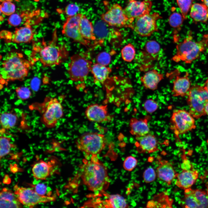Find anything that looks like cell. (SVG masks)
Segmentation results:
<instances>
[{
    "mask_svg": "<svg viewBox=\"0 0 208 208\" xmlns=\"http://www.w3.org/2000/svg\"><path fill=\"white\" fill-rule=\"evenodd\" d=\"M22 205L11 190L6 188L2 189L0 193V208H21Z\"/></svg>",
    "mask_w": 208,
    "mask_h": 208,
    "instance_id": "cell-25",
    "label": "cell"
},
{
    "mask_svg": "<svg viewBox=\"0 0 208 208\" xmlns=\"http://www.w3.org/2000/svg\"><path fill=\"white\" fill-rule=\"evenodd\" d=\"M32 62L26 59L23 53L16 51H10L2 63L1 81L6 85L10 81H22L28 74Z\"/></svg>",
    "mask_w": 208,
    "mask_h": 208,
    "instance_id": "cell-2",
    "label": "cell"
},
{
    "mask_svg": "<svg viewBox=\"0 0 208 208\" xmlns=\"http://www.w3.org/2000/svg\"><path fill=\"white\" fill-rule=\"evenodd\" d=\"M156 176V171L152 167H149L144 171L143 177L145 183H149L155 180Z\"/></svg>",
    "mask_w": 208,
    "mask_h": 208,
    "instance_id": "cell-41",
    "label": "cell"
},
{
    "mask_svg": "<svg viewBox=\"0 0 208 208\" xmlns=\"http://www.w3.org/2000/svg\"><path fill=\"white\" fill-rule=\"evenodd\" d=\"M105 207L125 208L129 207L126 200L119 194L109 195L105 200Z\"/></svg>",
    "mask_w": 208,
    "mask_h": 208,
    "instance_id": "cell-32",
    "label": "cell"
},
{
    "mask_svg": "<svg viewBox=\"0 0 208 208\" xmlns=\"http://www.w3.org/2000/svg\"><path fill=\"white\" fill-rule=\"evenodd\" d=\"M21 15L14 13L10 16L8 19L9 24L11 26L16 27L19 25L22 21Z\"/></svg>",
    "mask_w": 208,
    "mask_h": 208,
    "instance_id": "cell-45",
    "label": "cell"
},
{
    "mask_svg": "<svg viewBox=\"0 0 208 208\" xmlns=\"http://www.w3.org/2000/svg\"><path fill=\"white\" fill-rule=\"evenodd\" d=\"M136 139L135 144L139 152L151 153L159 151L157 140L154 135L148 133Z\"/></svg>",
    "mask_w": 208,
    "mask_h": 208,
    "instance_id": "cell-20",
    "label": "cell"
},
{
    "mask_svg": "<svg viewBox=\"0 0 208 208\" xmlns=\"http://www.w3.org/2000/svg\"><path fill=\"white\" fill-rule=\"evenodd\" d=\"M150 117H145L141 119L132 118L129 122L130 132L136 138L144 136L148 133L149 128L148 121Z\"/></svg>",
    "mask_w": 208,
    "mask_h": 208,
    "instance_id": "cell-23",
    "label": "cell"
},
{
    "mask_svg": "<svg viewBox=\"0 0 208 208\" xmlns=\"http://www.w3.org/2000/svg\"><path fill=\"white\" fill-rule=\"evenodd\" d=\"M56 30L54 32L52 39L48 44L43 40L42 47L34 46L33 53L39 54L38 60L44 67H52L58 65L68 57V52L65 45L58 44Z\"/></svg>",
    "mask_w": 208,
    "mask_h": 208,
    "instance_id": "cell-3",
    "label": "cell"
},
{
    "mask_svg": "<svg viewBox=\"0 0 208 208\" xmlns=\"http://www.w3.org/2000/svg\"><path fill=\"white\" fill-rule=\"evenodd\" d=\"M170 121L171 129L177 135L185 133L196 127L194 118L189 112L184 110L174 111Z\"/></svg>",
    "mask_w": 208,
    "mask_h": 208,
    "instance_id": "cell-11",
    "label": "cell"
},
{
    "mask_svg": "<svg viewBox=\"0 0 208 208\" xmlns=\"http://www.w3.org/2000/svg\"><path fill=\"white\" fill-rule=\"evenodd\" d=\"M102 21L108 26L116 28L127 27L131 29L133 23L124 12L119 4H113L101 16Z\"/></svg>",
    "mask_w": 208,
    "mask_h": 208,
    "instance_id": "cell-10",
    "label": "cell"
},
{
    "mask_svg": "<svg viewBox=\"0 0 208 208\" xmlns=\"http://www.w3.org/2000/svg\"><path fill=\"white\" fill-rule=\"evenodd\" d=\"M187 103L189 112L198 119L205 115V108L208 101V92L204 86L197 85L191 87L188 93Z\"/></svg>",
    "mask_w": 208,
    "mask_h": 208,
    "instance_id": "cell-6",
    "label": "cell"
},
{
    "mask_svg": "<svg viewBox=\"0 0 208 208\" xmlns=\"http://www.w3.org/2000/svg\"><path fill=\"white\" fill-rule=\"evenodd\" d=\"M198 172L194 169L188 170H182L180 173H177L175 185L184 190L191 188L198 179Z\"/></svg>",
    "mask_w": 208,
    "mask_h": 208,
    "instance_id": "cell-19",
    "label": "cell"
},
{
    "mask_svg": "<svg viewBox=\"0 0 208 208\" xmlns=\"http://www.w3.org/2000/svg\"><path fill=\"white\" fill-rule=\"evenodd\" d=\"M205 112L206 115L208 116V101L206 105L205 108Z\"/></svg>",
    "mask_w": 208,
    "mask_h": 208,
    "instance_id": "cell-50",
    "label": "cell"
},
{
    "mask_svg": "<svg viewBox=\"0 0 208 208\" xmlns=\"http://www.w3.org/2000/svg\"><path fill=\"white\" fill-rule=\"evenodd\" d=\"M163 55L162 49L157 42L152 40L147 41L135 57L139 69L141 71L147 70L154 62L161 58Z\"/></svg>",
    "mask_w": 208,
    "mask_h": 208,
    "instance_id": "cell-8",
    "label": "cell"
},
{
    "mask_svg": "<svg viewBox=\"0 0 208 208\" xmlns=\"http://www.w3.org/2000/svg\"><path fill=\"white\" fill-rule=\"evenodd\" d=\"M152 5V2L150 0H128L127 5L123 9V10L128 17L134 22L136 18L149 13Z\"/></svg>",
    "mask_w": 208,
    "mask_h": 208,
    "instance_id": "cell-16",
    "label": "cell"
},
{
    "mask_svg": "<svg viewBox=\"0 0 208 208\" xmlns=\"http://www.w3.org/2000/svg\"><path fill=\"white\" fill-rule=\"evenodd\" d=\"M193 0H176L184 20L187 18L188 12L192 5Z\"/></svg>",
    "mask_w": 208,
    "mask_h": 208,
    "instance_id": "cell-36",
    "label": "cell"
},
{
    "mask_svg": "<svg viewBox=\"0 0 208 208\" xmlns=\"http://www.w3.org/2000/svg\"><path fill=\"white\" fill-rule=\"evenodd\" d=\"M79 10V6L76 4L71 3L68 4L65 8L64 12L67 17L74 16L78 13Z\"/></svg>",
    "mask_w": 208,
    "mask_h": 208,
    "instance_id": "cell-44",
    "label": "cell"
},
{
    "mask_svg": "<svg viewBox=\"0 0 208 208\" xmlns=\"http://www.w3.org/2000/svg\"><path fill=\"white\" fill-rule=\"evenodd\" d=\"M173 200L169 198L165 192L158 194L154 198L149 201L147 205L148 207H172Z\"/></svg>",
    "mask_w": 208,
    "mask_h": 208,
    "instance_id": "cell-31",
    "label": "cell"
},
{
    "mask_svg": "<svg viewBox=\"0 0 208 208\" xmlns=\"http://www.w3.org/2000/svg\"><path fill=\"white\" fill-rule=\"evenodd\" d=\"M138 162L137 159L134 157L132 156H128L123 162V167L127 171H131L136 167Z\"/></svg>",
    "mask_w": 208,
    "mask_h": 208,
    "instance_id": "cell-40",
    "label": "cell"
},
{
    "mask_svg": "<svg viewBox=\"0 0 208 208\" xmlns=\"http://www.w3.org/2000/svg\"><path fill=\"white\" fill-rule=\"evenodd\" d=\"M161 18L157 12L146 14L135 19L131 29L140 36H149L158 30L157 21Z\"/></svg>",
    "mask_w": 208,
    "mask_h": 208,
    "instance_id": "cell-12",
    "label": "cell"
},
{
    "mask_svg": "<svg viewBox=\"0 0 208 208\" xmlns=\"http://www.w3.org/2000/svg\"><path fill=\"white\" fill-rule=\"evenodd\" d=\"M206 6L208 7V0H200Z\"/></svg>",
    "mask_w": 208,
    "mask_h": 208,
    "instance_id": "cell-51",
    "label": "cell"
},
{
    "mask_svg": "<svg viewBox=\"0 0 208 208\" xmlns=\"http://www.w3.org/2000/svg\"><path fill=\"white\" fill-rule=\"evenodd\" d=\"M92 62L80 54H77L70 57L68 72L70 79L75 82H83L87 79L91 72Z\"/></svg>",
    "mask_w": 208,
    "mask_h": 208,
    "instance_id": "cell-9",
    "label": "cell"
},
{
    "mask_svg": "<svg viewBox=\"0 0 208 208\" xmlns=\"http://www.w3.org/2000/svg\"><path fill=\"white\" fill-rule=\"evenodd\" d=\"M107 141L104 135L97 132L83 134L77 140V148L89 155H97L105 148Z\"/></svg>",
    "mask_w": 208,
    "mask_h": 208,
    "instance_id": "cell-7",
    "label": "cell"
},
{
    "mask_svg": "<svg viewBox=\"0 0 208 208\" xmlns=\"http://www.w3.org/2000/svg\"><path fill=\"white\" fill-rule=\"evenodd\" d=\"M35 32L29 23H26L23 26L15 28L11 41L16 43H29L33 39Z\"/></svg>",
    "mask_w": 208,
    "mask_h": 208,
    "instance_id": "cell-21",
    "label": "cell"
},
{
    "mask_svg": "<svg viewBox=\"0 0 208 208\" xmlns=\"http://www.w3.org/2000/svg\"><path fill=\"white\" fill-rule=\"evenodd\" d=\"M45 102L41 120L46 127H53L63 116V107L60 101L56 98H50Z\"/></svg>",
    "mask_w": 208,
    "mask_h": 208,
    "instance_id": "cell-13",
    "label": "cell"
},
{
    "mask_svg": "<svg viewBox=\"0 0 208 208\" xmlns=\"http://www.w3.org/2000/svg\"><path fill=\"white\" fill-rule=\"evenodd\" d=\"M51 167L49 163L41 160L33 165V175L36 179L45 180L50 175Z\"/></svg>",
    "mask_w": 208,
    "mask_h": 208,
    "instance_id": "cell-30",
    "label": "cell"
},
{
    "mask_svg": "<svg viewBox=\"0 0 208 208\" xmlns=\"http://www.w3.org/2000/svg\"><path fill=\"white\" fill-rule=\"evenodd\" d=\"M158 107L157 102L153 99L146 100L144 104L145 110L148 113H152L155 111Z\"/></svg>",
    "mask_w": 208,
    "mask_h": 208,
    "instance_id": "cell-43",
    "label": "cell"
},
{
    "mask_svg": "<svg viewBox=\"0 0 208 208\" xmlns=\"http://www.w3.org/2000/svg\"><path fill=\"white\" fill-rule=\"evenodd\" d=\"M0 159L8 154L14 145L11 144L10 138L3 135L0 138Z\"/></svg>",
    "mask_w": 208,
    "mask_h": 208,
    "instance_id": "cell-35",
    "label": "cell"
},
{
    "mask_svg": "<svg viewBox=\"0 0 208 208\" xmlns=\"http://www.w3.org/2000/svg\"><path fill=\"white\" fill-rule=\"evenodd\" d=\"M112 70L111 68L96 63L92 65L91 72L95 81L104 85L109 78Z\"/></svg>",
    "mask_w": 208,
    "mask_h": 208,
    "instance_id": "cell-27",
    "label": "cell"
},
{
    "mask_svg": "<svg viewBox=\"0 0 208 208\" xmlns=\"http://www.w3.org/2000/svg\"><path fill=\"white\" fill-rule=\"evenodd\" d=\"M206 186L207 187V194H208V181L207 182L206 184Z\"/></svg>",
    "mask_w": 208,
    "mask_h": 208,
    "instance_id": "cell-52",
    "label": "cell"
},
{
    "mask_svg": "<svg viewBox=\"0 0 208 208\" xmlns=\"http://www.w3.org/2000/svg\"><path fill=\"white\" fill-rule=\"evenodd\" d=\"M12 34L9 31H3L1 32V38L6 39L7 40L11 41Z\"/></svg>",
    "mask_w": 208,
    "mask_h": 208,
    "instance_id": "cell-48",
    "label": "cell"
},
{
    "mask_svg": "<svg viewBox=\"0 0 208 208\" xmlns=\"http://www.w3.org/2000/svg\"><path fill=\"white\" fill-rule=\"evenodd\" d=\"M111 59V55L109 53L102 52L97 55L96 60L97 63L107 66L110 63Z\"/></svg>",
    "mask_w": 208,
    "mask_h": 208,
    "instance_id": "cell-42",
    "label": "cell"
},
{
    "mask_svg": "<svg viewBox=\"0 0 208 208\" xmlns=\"http://www.w3.org/2000/svg\"><path fill=\"white\" fill-rule=\"evenodd\" d=\"M18 120L17 116L12 112H4L0 114L1 129L6 130L12 129L16 125Z\"/></svg>",
    "mask_w": 208,
    "mask_h": 208,
    "instance_id": "cell-33",
    "label": "cell"
},
{
    "mask_svg": "<svg viewBox=\"0 0 208 208\" xmlns=\"http://www.w3.org/2000/svg\"><path fill=\"white\" fill-rule=\"evenodd\" d=\"M208 45V34L204 35L198 41H195L191 35H188L182 42L177 44L176 53L172 59L176 62H183L190 64L199 57Z\"/></svg>",
    "mask_w": 208,
    "mask_h": 208,
    "instance_id": "cell-4",
    "label": "cell"
},
{
    "mask_svg": "<svg viewBox=\"0 0 208 208\" xmlns=\"http://www.w3.org/2000/svg\"><path fill=\"white\" fill-rule=\"evenodd\" d=\"M83 163L81 174L84 184L93 192H104L109 184L106 167L99 161L97 155H92L90 160Z\"/></svg>",
    "mask_w": 208,
    "mask_h": 208,
    "instance_id": "cell-1",
    "label": "cell"
},
{
    "mask_svg": "<svg viewBox=\"0 0 208 208\" xmlns=\"http://www.w3.org/2000/svg\"><path fill=\"white\" fill-rule=\"evenodd\" d=\"M82 14L78 13L71 16L67 17L64 23L62 32L63 35L85 47H90V41L85 39L82 35L79 23Z\"/></svg>",
    "mask_w": 208,
    "mask_h": 208,
    "instance_id": "cell-15",
    "label": "cell"
},
{
    "mask_svg": "<svg viewBox=\"0 0 208 208\" xmlns=\"http://www.w3.org/2000/svg\"><path fill=\"white\" fill-rule=\"evenodd\" d=\"M79 28L83 37L86 39L96 42V38L94 33V28L92 22L86 16L82 14L79 23Z\"/></svg>",
    "mask_w": 208,
    "mask_h": 208,
    "instance_id": "cell-28",
    "label": "cell"
},
{
    "mask_svg": "<svg viewBox=\"0 0 208 208\" xmlns=\"http://www.w3.org/2000/svg\"><path fill=\"white\" fill-rule=\"evenodd\" d=\"M105 83L107 101L118 104L132 95L133 90L129 80L122 77H114Z\"/></svg>",
    "mask_w": 208,
    "mask_h": 208,
    "instance_id": "cell-5",
    "label": "cell"
},
{
    "mask_svg": "<svg viewBox=\"0 0 208 208\" xmlns=\"http://www.w3.org/2000/svg\"><path fill=\"white\" fill-rule=\"evenodd\" d=\"M107 107L106 105L90 104L86 109V116L88 120L94 122H109L112 120L113 116L109 113Z\"/></svg>",
    "mask_w": 208,
    "mask_h": 208,
    "instance_id": "cell-17",
    "label": "cell"
},
{
    "mask_svg": "<svg viewBox=\"0 0 208 208\" xmlns=\"http://www.w3.org/2000/svg\"><path fill=\"white\" fill-rule=\"evenodd\" d=\"M208 92V77L203 86Z\"/></svg>",
    "mask_w": 208,
    "mask_h": 208,
    "instance_id": "cell-49",
    "label": "cell"
},
{
    "mask_svg": "<svg viewBox=\"0 0 208 208\" xmlns=\"http://www.w3.org/2000/svg\"><path fill=\"white\" fill-rule=\"evenodd\" d=\"M163 78V74L153 69L146 72L141 77L140 80L146 88L155 90L157 88L159 83Z\"/></svg>",
    "mask_w": 208,
    "mask_h": 208,
    "instance_id": "cell-24",
    "label": "cell"
},
{
    "mask_svg": "<svg viewBox=\"0 0 208 208\" xmlns=\"http://www.w3.org/2000/svg\"><path fill=\"white\" fill-rule=\"evenodd\" d=\"M184 20L181 14L174 12L169 17L168 22L172 27L174 28H177L182 25Z\"/></svg>",
    "mask_w": 208,
    "mask_h": 208,
    "instance_id": "cell-38",
    "label": "cell"
},
{
    "mask_svg": "<svg viewBox=\"0 0 208 208\" xmlns=\"http://www.w3.org/2000/svg\"><path fill=\"white\" fill-rule=\"evenodd\" d=\"M34 190L38 194L41 196H45L47 192V187L43 183L38 184L34 186Z\"/></svg>",
    "mask_w": 208,
    "mask_h": 208,
    "instance_id": "cell-47",
    "label": "cell"
},
{
    "mask_svg": "<svg viewBox=\"0 0 208 208\" xmlns=\"http://www.w3.org/2000/svg\"><path fill=\"white\" fill-rule=\"evenodd\" d=\"M190 197L193 208H208V194L202 189H190Z\"/></svg>",
    "mask_w": 208,
    "mask_h": 208,
    "instance_id": "cell-26",
    "label": "cell"
},
{
    "mask_svg": "<svg viewBox=\"0 0 208 208\" xmlns=\"http://www.w3.org/2000/svg\"><path fill=\"white\" fill-rule=\"evenodd\" d=\"M190 11V17L195 21L205 23L208 21V7L203 3L192 4Z\"/></svg>",
    "mask_w": 208,
    "mask_h": 208,
    "instance_id": "cell-29",
    "label": "cell"
},
{
    "mask_svg": "<svg viewBox=\"0 0 208 208\" xmlns=\"http://www.w3.org/2000/svg\"><path fill=\"white\" fill-rule=\"evenodd\" d=\"M1 12L6 16L14 13L16 10L15 4L10 0H3L0 6Z\"/></svg>",
    "mask_w": 208,
    "mask_h": 208,
    "instance_id": "cell-37",
    "label": "cell"
},
{
    "mask_svg": "<svg viewBox=\"0 0 208 208\" xmlns=\"http://www.w3.org/2000/svg\"><path fill=\"white\" fill-rule=\"evenodd\" d=\"M181 158L182 161L181 164V168L182 170H188L194 169L193 164L185 154H183Z\"/></svg>",
    "mask_w": 208,
    "mask_h": 208,
    "instance_id": "cell-46",
    "label": "cell"
},
{
    "mask_svg": "<svg viewBox=\"0 0 208 208\" xmlns=\"http://www.w3.org/2000/svg\"><path fill=\"white\" fill-rule=\"evenodd\" d=\"M15 91L18 98L22 100L28 99L31 95V91L26 87H18L16 88Z\"/></svg>",
    "mask_w": 208,
    "mask_h": 208,
    "instance_id": "cell-39",
    "label": "cell"
},
{
    "mask_svg": "<svg viewBox=\"0 0 208 208\" xmlns=\"http://www.w3.org/2000/svg\"><path fill=\"white\" fill-rule=\"evenodd\" d=\"M122 57L124 61L127 62H132L135 57L136 51L134 46L131 43L125 46L121 49Z\"/></svg>",
    "mask_w": 208,
    "mask_h": 208,
    "instance_id": "cell-34",
    "label": "cell"
},
{
    "mask_svg": "<svg viewBox=\"0 0 208 208\" xmlns=\"http://www.w3.org/2000/svg\"><path fill=\"white\" fill-rule=\"evenodd\" d=\"M189 74L183 76H177L173 82L172 94L174 96H183L188 94L191 87Z\"/></svg>",
    "mask_w": 208,
    "mask_h": 208,
    "instance_id": "cell-22",
    "label": "cell"
},
{
    "mask_svg": "<svg viewBox=\"0 0 208 208\" xmlns=\"http://www.w3.org/2000/svg\"><path fill=\"white\" fill-rule=\"evenodd\" d=\"M158 160L159 164L156 171L157 177L159 179L166 182L168 186L170 185L176 178L177 173L168 161L161 160L159 157Z\"/></svg>",
    "mask_w": 208,
    "mask_h": 208,
    "instance_id": "cell-18",
    "label": "cell"
},
{
    "mask_svg": "<svg viewBox=\"0 0 208 208\" xmlns=\"http://www.w3.org/2000/svg\"><path fill=\"white\" fill-rule=\"evenodd\" d=\"M14 189V193L18 200L22 205L28 207H32L40 203L49 202L55 200V198L53 196L40 195L30 188L19 187L16 185Z\"/></svg>",
    "mask_w": 208,
    "mask_h": 208,
    "instance_id": "cell-14",
    "label": "cell"
}]
</instances>
